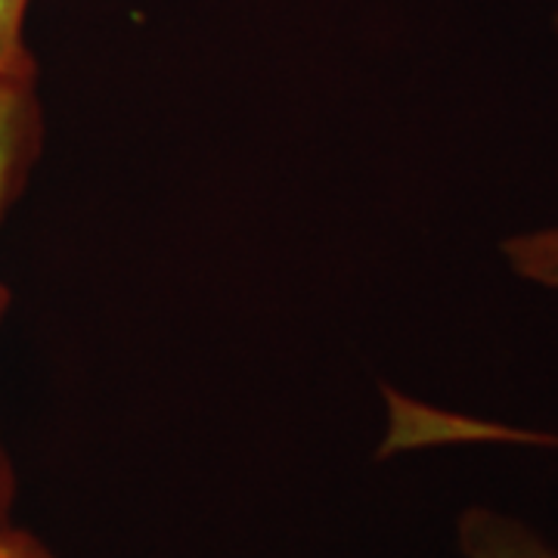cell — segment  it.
I'll return each instance as SVG.
<instances>
[{"mask_svg":"<svg viewBox=\"0 0 558 558\" xmlns=\"http://www.w3.org/2000/svg\"><path fill=\"white\" fill-rule=\"evenodd\" d=\"M44 149V106L38 94V65L0 72V220L16 205ZM10 292L0 286V314ZM16 469L0 440V527L13 524Z\"/></svg>","mask_w":558,"mask_h":558,"instance_id":"cell-1","label":"cell"},{"mask_svg":"<svg viewBox=\"0 0 558 558\" xmlns=\"http://www.w3.org/2000/svg\"><path fill=\"white\" fill-rule=\"evenodd\" d=\"M453 537L459 558H558V543L537 524L487 502L459 512Z\"/></svg>","mask_w":558,"mask_h":558,"instance_id":"cell-2","label":"cell"},{"mask_svg":"<svg viewBox=\"0 0 558 558\" xmlns=\"http://www.w3.org/2000/svg\"><path fill=\"white\" fill-rule=\"evenodd\" d=\"M509 270L531 286L558 292V227L524 230L502 242Z\"/></svg>","mask_w":558,"mask_h":558,"instance_id":"cell-3","label":"cell"},{"mask_svg":"<svg viewBox=\"0 0 558 558\" xmlns=\"http://www.w3.org/2000/svg\"><path fill=\"white\" fill-rule=\"evenodd\" d=\"M32 0H0V72H20L38 65L25 25H28Z\"/></svg>","mask_w":558,"mask_h":558,"instance_id":"cell-4","label":"cell"},{"mask_svg":"<svg viewBox=\"0 0 558 558\" xmlns=\"http://www.w3.org/2000/svg\"><path fill=\"white\" fill-rule=\"evenodd\" d=\"M0 558H57V553L32 531L3 524L0 527Z\"/></svg>","mask_w":558,"mask_h":558,"instance_id":"cell-5","label":"cell"},{"mask_svg":"<svg viewBox=\"0 0 558 558\" xmlns=\"http://www.w3.org/2000/svg\"><path fill=\"white\" fill-rule=\"evenodd\" d=\"M556 35H558V13H556Z\"/></svg>","mask_w":558,"mask_h":558,"instance_id":"cell-6","label":"cell"}]
</instances>
